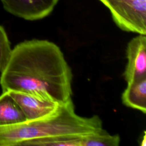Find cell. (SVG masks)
Masks as SVG:
<instances>
[{"label": "cell", "mask_w": 146, "mask_h": 146, "mask_svg": "<svg viewBox=\"0 0 146 146\" xmlns=\"http://www.w3.org/2000/svg\"><path fill=\"white\" fill-rule=\"evenodd\" d=\"M72 73L60 47L33 39L17 44L1 72L2 92L16 91L51 97L59 103L71 99Z\"/></svg>", "instance_id": "cell-1"}, {"label": "cell", "mask_w": 146, "mask_h": 146, "mask_svg": "<svg viewBox=\"0 0 146 146\" xmlns=\"http://www.w3.org/2000/svg\"><path fill=\"white\" fill-rule=\"evenodd\" d=\"M98 115H78L72 99L61 103L47 116L34 120L0 125V146H21L26 141L64 135H82L103 129Z\"/></svg>", "instance_id": "cell-2"}, {"label": "cell", "mask_w": 146, "mask_h": 146, "mask_svg": "<svg viewBox=\"0 0 146 146\" xmlns=\"http://www.w3.org/2000/svg\"><path fill=\"white\" fill-rule=\"evenodd\" d=\"M121 30L146 35V0H99Z\"/></svg>", "instance_id": "cell-3"}, {"label": "cell", "mask_w": 146, "mask_h": 146, "mask_svg": "<svg viewBox=\"0 0 146 146\" xmlns=\"http://www.w3.org/2000/svg\"><path fill=\"white\" fill-rule=\"evenodd\" d=\"M23 113L26 120H34L53 113L61 103L42 94L8 91Z\"/></svg>", "instance_id": "cell-4"}, {"label": "cell", "mask_w": 146, "mask_h": 146, "mask_svg": "<svg viewBox=\"0 0 146 146\" xmlns=\"http://www.w3.org/2000/svg\"><path fill=\"white\" fill-rule=\"evenodd\" d=\"M10 14L28 21H35L48 16L59 0H0Z\"/></svg>", "instance_id": "cell-5"}, {"label": "cell", "mask_w": 146, "mask_h": 146, "mask_svg": "<svg viewBox=\"0 0 146 146\" xmlns=\"http://www.w3.org/2000/svg\"><path fill=\"white\" fill-rule=\"evenodd\" d=\"M123 76L127 83L146 78V36L139 34L128 43Z\"/></svg>", "instance_id": "cell-6"}, {"label": "cell", "mask_w": 146, "mask_h": 146, "mask_svg": "<svg viewBox=\"0 0 146 146\" xmlns=\"http://www.w3.org/2000/svg\"><path fill=\"white\" fill-rule=\"evenodd\" d=\"M121 102L126 107L146 113V78L127 83L121 94Z\"/></svg>", "instance_id": "cell-7"}, {"label": "cell", "mask_w": 146, "mask_h": 146, "mask_svg": "<svg viewBox=\"0 0 146 146\" xmlns=\"http://www.w3.org/2000/svg\"><path fill=\"white\" fill-rule=\"evenodd\" d=\"M25 116L17 103L9 95V91L0 95V125L24 121Z\"/></svg>", "instance_id": "cell-8"}, {"label": "cell", "mask_w": 146, "mask_h": 146, "mask_svg": "<svg viewBox=\"0 0 146 146\" xmlns=\"http://www.w3.org/2000/svg\"><path fill=\"white\" fill-rule=\"evenodd\" d=\"M120 137L118 134L111 135L104 129L94 133L83 135L80 146H118Z\"/></svg>", "instance_id": "cell-9"}, {"label": "cell", "mask_w": 146, "mask_h": 146, "mask_svg": "<svg viewBox=\"0 0 146 146\" xmlns=\"http://www.w3.org/2000/svg\"><path fill=\"white\" fill-rule=\"evenodd\" d=\"M82 135H64L52 137L32 139L23 142V145L80 146Z\"/></svg>", "instance_id": "cell-10"}, {"label": "cell", "mask_w": 146, "mask_h": 146, "mask_svg": "<svg viewBox=\"0 0 146 146\" xmlns=\"http://www.w3.org/2000/svg\"><path fill=\"white\" fill-rule=\"evenodd\" d=\"M12 48L6 32L0 25V71L6 67L11 54Z\"/></svg>", "instance_id": "cell-11"}, {"label": "cell", "mask_w": 146, "mask_h": 146, "mask_svg": "<svg viewBox=\"0 0 146 146\" xmlns=\"http://www.w3.org/2000/svg\"><path fill=\"white\" fill-rule=\"evenodd\" d=\"M146 136H145V132H144V135L143 136V139L141 140V143H140V145L141 146H145L146 145V139H145Z\"/></svg>", "instance_id": "cell-12"}]
</instances>
